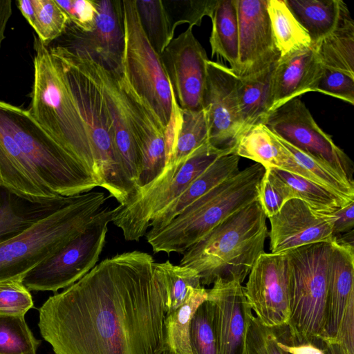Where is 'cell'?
I'll return each instance as SVG.
<instances>
[{
    "label": "cell",
    "instance_id": "obj_12",
    "mask_svg": "<svg viewBox=\"0 0 354 354\" xmlns=\"http://www.w3.org/2000/svg\"><path fill=\"white\" fill-rule=\"evenodd\" d=\"M66 47L75 50L80 55L99 83L113 124L120 166L136 193L142 171V156L120 81V73L122 70L109 68L86 50Z\"/></svg>",
    "mask_w": 354,
    "mask_h": 354
},
{
    "label": "cell",
    "instance_id": "obj_17",
    "mask_svg": "<svg viewBox=\"0 0 354 354\" xmlns=\"http://www.w3.org/2000/svg\"><path fill=\"white\" fill-rule=\"evenodd\" d=\"M267 6L268 0H236L239 60L235 73L240 77L261 73L280 58Z\"/></svg>",
    "mask_w": 354,
    "mask_h": 354
},
{
    "label": "cell",
    "instance_id": "obj_38",
    "mask_svg": "<svg viewBox=\"0 0 354 354\" xmlns=\"http://www.w3.org/2000/svg\"><path fill=\"white\" fill-rule=\"evenodd\" d=\"M40 342L24 315L0 314V354H36Z\"/></svg>",
    "mask_w": 354,
    "mask_h": 354
},
{
    "label": "cell",
    "instance_id": "obj_19",
    "mask_svg": "<svg viewBox=\"0 0 354 354\" xmlns=\"http://www.w3.org/2000/svg\"><path fill=\"white\" fill-rule=\"evenodd\" d=\"M272 253L316 243L334 241L333 214H319L298 198L288 200L274 215L268 218Z\"/></svg>",
    "mask_w": 354,
    "mask_h": 354
},
{
    "label": "cell",
    "instance_id": "obj_46",
    "mask_svg": "<svg viewBox=\"0 0 354 354\" xmlns=\"http://www.w3.org/2000/svg\"><path fill=\"white\" fill-rule=\"evenodd\" d=\"M274 329L278 339V345L290 354H325L322 345L292 340L288 335L286 326Z\"/></svg>",
    "mask_w": 354,
    "mask_h": 354
},
{
    "label": "cell",
    "instance_id": "obj_21",
    "mask_svg": "<svg viewBox=\"0 0 354 354\" xmlns=\"http://www.w3.org/2000/svg\"><path fill=\"white\" fill-rule=\"evenodd\" d=\"M207 299L214 305L218 354H248L246 335L253 314L244 286L218 279L207 290Z\"/></svg>",
    "mask_w": 354,
    "mask_h": 354
},
{
    "label": "cell",
    "instance_id": "obj_29",
    "mask_svg": "<svg viewBox=\"0 0 354 354\" xmlns=\"http://www.w3.org/2000/svg\"><path fill=\"white\" fill-rule=\"evenodd\" d=\"M73 196L50 203L23 200L0 187V243L22 232L39 218L68 203Z\"/></svg>",
    "mask_w": 354,
    "mask_h": 354
},
{
    "label": "cell",
    "instance_id": "obj_44",
    "mask_svg": "<svg viewBox=\"0 0 354 354\" xmlns=\"http://www.w3.org/2000/svg\"><path fill=\"white\" fill-rule=\"evenodd\" d=\"M316 92L354 104V76L322 66Z\"/></svg>",
    "mask_w": 354,
    "mask_h": 354
},
{
    "label": "cell",
    "instance_id": "obj_3",
    "mask_svg": "<svg viewBox=\"0 0 354 354\" xmlns=\"http://www.w3.org/2000/svg\"><path fill=\"white\" fill-rule=\"evenodd\" d=\"M61 62L68 85L86 124L95 165L98 187L123 205L134 189L121 170L115 133L99 83L80 55L73 49L57 45L48 47Z\"/></svg>",
    "mask_w": 354,
    "mask_h": 354
},
{
    "label": "cell",
    "instance_id": "obj_28",
    "mask_svg": "<svg viewBox=\"0 0 354 354\" xmlns=\"http://www.w3.org/2000/svg\"><path fill=\"white\" fill-rule=\"evenodd\" d=\"M295 19L317 45L337 26L345 3L341 0H285Z\"/></svg>",
    "mask_w": 354,
    "mask_h": 354
},
{
    "label": "cell",
    "instance_id": "obj_32",
    "mask_svg": "<svg viewBox=\"0 0 354 354\" xmlns=\"http://www.w3.org/2000/svg\"><path fill=\"white\" fill-rule=\"evenodd\" d=\"M207 298V290L204 286L194 288L182 306L166 315V346L174 354H192L189 340V322L196 308Z\"/></svg>",
    "mask_w": 354,
    "mask_h": 354
},
{
    "label": "cell",
    "instance_id": "obj_1",
    "mask_svg": "<svg viewBox=\"0 0 354 354\" xmlns=\"http://www.w3.org/2000/svg\"><path fill=\"white\" fill-rule=\"evenodd\" d=\"M151 255L117 254L50 297L39 310L55 354H161L167 292Z\"/></svg>",
    "mask_w": 354,
    "mask_h": 354
},
{
    "label": "cell",
    "instance_id": "obj_50",
    "mask_svg": "<svg viewBox=\"0 0 354 354\" xmlns=\"http://www.w3.org/2000/svg\"><path fill=\"white\" fill-rule=\"evenodd\" d=\"M325 354H344L342 348L337 344L322 342Z\"/></svg>",
    "mask_w": 354,
    "mask_h": 354
},
{
    "label": "cell",
    "instance_id": "obj_25",
    "mask_svg": "<svg viewBox=\"0 0 354 354\" xmlns=\"http://www.w3.org/2000/svg\"><path fill=\"white\" fill-rule=\"evenodd\" d=\"M232 154L261 165L301 176L300 168L290 151L263 123L250 126L239 136Z\"/></svg>",
    "mask_w": 354,
    "mask_h": 354
},
{
    "label": "cell",
    "instance_id": "obj_4",
    "mask_svg": "<svg viewBox=\"0 0 354 354\" xmlns=\"http://www.w3.org/2000/svg\"><path fill=\"white\" fill-rule=\"evenodd\" d=\"M104 192L74 196L19 234L0 243V282L24 276L82 232L103 207Z\"/></svg>",
    "mask_w": 354,
    "mask_h": 354
},
{
    "label": "cell",
    "instance_id": "obj_7",
    "mask_svg": "<svg viewBox=\"0 0 354 354\" xmlns=\"http://www.w3.org/2000/svg\"><path fill=\"white\" fill-rule=\"evenodd\" d=\"M0 122L53 192L70 197L98 187L84 167L40 127L28 109L0 100Z\"/></svg>",
    "mask_w": 354,
    "mask_h": 354
},
{
    "label": "cell",
    "instance_id": "obj_49",
    "mask_svg": "<svg viewBox=\"0 0 354 354\" xmlns=\"http://www.w3.org/2000/svg\"><path fill=\"white\" fill-rule=\"evenodd\" d=\"M16 3L22 15L32 28L35 17L34 1L17 0Z\"/></svg>",
    "mask_w": 354,
    "mask_h": 354
},
{
    "label": "cell",
    "instance_id": "obj_2",
    "mask_svg": "<svg viewBox=\"0 0 354 354\" xmlns=\"http://www.w3.org/2000/svg\"><path fill=\"white\" fill-rule=\"evenodd\" d=\"M258 201L232 214L183 253L180 266L196 270L203 286L216 280L243 283L268 236Z\"/></svg>",
    "mask_w": 354,
    "mask_h": 354
},
{
    "label": "cell",
    "instance_id": "obj_51",
    "mask_svg": "<svg viewBox=\"0 0 354 354\" xmlns=\"http://www.w3.org/2000/svg\"><path fill=\"white\" fill-rule=\"evenodd\" d=\"M161 354H174L172 352L166 348Z\"/></svg>",
    "mask_w": 354,
    "mask_h": 354
},
{
    "label": "cell",
    "instance_id": "obj_14",
    "mask_svg": "<svg viewBox=\"0 0 354 354\" xmlns=\"http://www.w3.org/2000/svg\"><path fill=\"white\" fill-rule=\"evenodd\" d=\"M226 154H231V151L216 148L210 143L202 146L187 159L173 178L148 201L129 210L114 208L111 222L122 230L126 241H139L149 230L155 214L180 195L216 159Z\"/></svg>",
    "mask_w": 354,
    "mask_h": 354
},
{
    "label": "cell",
    "instance_id": "obj_39",
    "mask_svg": "<svg viewBox=\"0 0 354 354\" xmlns=\"http://www.w3.org/2000/svg\"><path fill=\"white\" fill-rule=\"evenodd\" d=\"M33 1L35 17L32 28L47 47L62 35L69 21L55 0Z\"/></svg>",
    "mask_w": 354,
    "mask_h": 354
},
{
    "label": "cell",
    "instance_id": "obj_42",
    "mask_svg": "<svg viewBox=\"0 0 354 354\" xmlns=\"http://www.w3.org/2000/svg\"><path fill=\"white\" fill-rule=\"evenodd\" d=\"M33 306L32 295L21 281L0 282V314L25 315Z\"/></svg>",
    "mask_w": 354,
    "mask_h": 354
},
{
    "label": "cell",
    "instance_id": "obj_40",
    "mask_svg": "<svg viewBox=\"0 0 354 354\" xmlns=\"http://www.w3.org/2000/svg\"><path fill=\"white\" fill-rule=\"evenodd\" d=\"M218 0H185L165 1V6L175 30L183 24H188L189 28L200 26L205 16L211 17Z\"/></svg>",
    "mask_w": 354,
    "mask_h": 354
},
{
    "label": "cell",
    "instance_id": "obj_26",
    "mask_svg": "<svg viewBox=\"0 0 354 354\" xmlns=\"http://www.w3.org/2000/svg\"><path fill=\"white\" fill-rule=\"evenodd\" d=\"M240 157L226 154L219 157L194 179L176 199L152 217L147 233H154L166 226L185 208L220 183L236 174Z\"/></svg>",
    "mask_w": 354,
    "mask_h": 354
},
{
    "label": "cell",
    "instance_id": "obj_22",
    "mask_svg": "<svg viewBox=\"0 0 354 354\" xmlns=\"http://www.w3.org/2000/svg\"><path fill=\"white\" fill-rule=\"evenodd\" d=\"M0 187L32 203L50 204L65 198L47 187L1 122Z\"/></svg>",
    "mask_w": 354,
    "mask_h": 354
},
{
    "label": "cell",
    "instance_id": "obj_5",
    "mask_svg": "<svg viewBox=\"0 0 354 354\" xmlns=\"http://www.w3.org/2000/svg\"><path fill=\"white\" fill-rule=\"evenodd\" d=\"M34 50V79L28 110L40 127L73 156L95 180V165L87 129L61 62L37 37H35Z\"/></svg>",
    "mask_w": 354,
    "mask_h": 354
},
{
    "label": "cell",
    "instance_id": "obj_30",
    "mask_svg": "<svg viewBox=\"0 0 354 354\" xmlns=\"http://www.w3.org/2000/svg\"><path fill=\"white\" fill-rule=\"evenodd\" d=\"M274 66L252 76L239 77L238 96L241 132L250 126L263 123L270 112L271 79Z\"/></svg>",
    "mask_w": 354,
    "mask_h": 354
},
{
    "label": "cell",
    "instance_id": "obj_48",
    "mask_svg": "<svg viewBox=\"0 0 354 354\" xmlns=\"http://www.w3.org/2000/svg\"><path fill=\"white\" fill-rule=\"evenodd\" d=\"M12 12L11 0H0V50L4 39L5 31Z\"/></svg>",
    "mask_w": 354,
    "mask_h": 354
},
{
    "label": "cell",
    "instance_id": "obj_35",
    "mask_svg": "<svg viewBox=\"0 0 354 354\" xmlns=\"http://www.w3.org/2000/svg\"><path fill=\"white\" fill-rule=\"evenodd\" d=\"M143 30L160 55L174 38L169 14L162 1L135 0Z\"/></svg>",
    "mask_w": 354,
    "mask_h": 354
},
{
    "label": "cell",
    "instance_id": "obj_6",
    "mask_svg": "<svg viewBox=\"0 0 354 354\" xmlns=\"http://www.w3.org/2000/svg\"><path fill=\"white\" fill-rule=\"evenodd\" d=\"M266 169L254 163L226 178L192 203L166 226L146 233L155 253L183 254L225 218L257 201Z\"/></svg>",
    "mask_w": 354,
    "mask_h": 354
},
{
    "label": "cell",
    "instance_id": "obj_9",
    "mask_svg": "<svg viewBox=\"0 0 354 354\" xmlns=\"http://www.w3.org/2000/svg\"><path fill=\"white\" fill-rule=\"evenodd\" d=\"M121 7L124 36L122 71L168 131L174 124L172 94L160 55L143 30L135 0L121 1Z\"/></svg>",
    "mask_w": 354,
    "mask_h": 354
},
{
    "label": "cell",
    "instance_id": "obj_8",
    "mask_svg": "<svg viewBox=\"0 0 354 354\" xmlns=\"http://www.w3.org/2000/svg\"><path fill=\"white\" fill-rule=\"evenodd\" d=\"M331 250V243L322 242L284 252L290 272V314L286 327L293 341L321 344Z\"/></svg>",
    "mask_w": 354,
    "mask_h": 354
},
{
    "label": "cell",
    "instance_id": "obj_31",
    "mask_svg": "<svg viewBox=\"0 0 354 354\" xmlns=\"http://www.w3.org/2000/svg\"><path fill=\"white\" fill-rule=\"evenodd\" d=\"M212 55L225 59L236 73L239 60V20L236 0H218L212 17Z\"/></svg>",
    "mask_w": 354,
    "mask_h": 354
},
{
    "label": "cell",
    "instance_id": "obj_27",
    "mask_svg": "<svg viewBox=\"0 0 354 354\" xmlns=\"http://www.w3.org/2000/svg\"><path fill=\"white\" fill-rule=\"evenodd\" d=\"M313 48L322 67L354 76V22L346 3L335 28Z\"/></svg>",
    "mask_w": 354,
    "mask_h": 354
},
{
    "label": "cell",
    "instance_id": "obj_18",
    "mask_svg": "<svg viewBox=\"0 0 354 354\" xmlns=\"http://www.w3.org/2000/svg\"><path fill=\"white\" fill-rule=\"evenodd\" d=\"M95 1L97 14L93 30H82L68 21L62 35L52 43L86 50L109 68L122 71L124 36L121 1Z\"/></svg>",
    "mask_w": 354,
    "mask_h": 354
},
{
    "label": "cell",
    "instance_id": "obj_16",
    "mask_svg": "<svg viewBox=\"0 0 354 354\" xmlns=\"http://www.w3.org/2000/svg\"><path fill=\"white\" fill-rule=\"evenodd\" d=\"M203 108L207 112L209 143L231 151L242 131L238 83L239 77L229 67L207 60Z\"/></svg>",
    "mask_w": 354,
    "mask_h": 354
},
{
    "label": "cell",
    "instance_id": "obj_15",
    "mask_svg": "<svg viewBox=\"0 0 354 354\" xmlns=\"http://www.w3.org/2000/svg\"><path fill=\"white\" fill-rule=\"evenodd\" d=\"M171 91L180 109H203L207 79L206 52L192 28L174 37L160 55Z\"/></svg>",
    "mask_w": 354,
    "mask_h": 354
},
{
    "label": "cell",
    "instance_id": "obj_10",
    "mask_svg": "<svg viewBox=\"0 0 354 354\" xmlns=\"http://www.w3.org/2000/svg\"><path fill=\"white\" fill-rule=\"evenodd\" d=\"M114 212L102 207L82 232L28 272L22 283L29 291L57 292L80 280L96 266Z\"/></svg>",
    "mask_w": 354,
    "mask_h": 354
},
{
    "label": "cell",
    "instance_id": "obj_24",
    "mask_svg": "<svg viewBox=\"0 0 354 354\" xmlns=\"http://www.w3.org/2000/svg\"><path fill=\"white\" fill-rule=\"evenodd\" d=\"M321 73L322 65L312 46L281 56L272 75L270 112L292 98L315 91Z\"/></svg>",
    "mask_w": 354,
    "mask_h": 354
},
{
    "label": "cell",
    "instance_id": "obj_20",
    "mask_svg": "<svg viewBox=\"0 0 354 354\" xmlns=\"http://www.w3.org/2000/svg\"><path fill=\"white\" fill-rule=\"evenodd\" d=\"M120 81L142 156L137 190L155 180L162 172L167 156V132L149 104L132 87L123 71Z\"/></svg>",
    "mask_w": 354,
    "mask_h": 354
},
{
    "label": "cell",
    "instance_id": "obj_45",
    "mask_svg": "<svg viewBox=\"0 0 354 354\" xmlns=\"http://www.w3.org/2000/svg\"><path fill=\"white\" fill-rule=\"evenodd\" d=\"M69 22L84 31L95 26L97 9L95 0H55Z\"/></svg>",
    "mask_w": 354,
    "mask_h": 354
},
{
    "label": "cell",
    "instance_id": "obj_23",
    "mask_svg": "<svg viewBox=\"0 0 354 354\" xmlns=\"http://www.w3.org/2000/svg\"><path fill=\"white\" fill-rule=\"evenodd\" d=\"M325 324L322 342L333 343L344 313L354 302V245L335 238L331 243Z\"/></svg>",
    "mask_w": 354,
    "mask_h": 354
},
{
    "label": "cell",
    "instance_id": "obj_34",
    "mask_svg": "<svg viewBox=\"0 0 354 354\" xmlns=\"http://www.w3.org/2000/svg\"><path fill=\"white\" fill-rule=\"evenodd\" d=\"M268 169L288 187L291 198L300 199L317 213L331 214L348 203L301 176L276 168Z\"/></svg>",
    "mask_w": 354,
    "mask_h": 354
},
{
    "label": "cell",
    "instance_id": "obj_36",
    "mask_svg": "<svg viewBox=\"0 0 354 354\" xmlns=\"http://www.w3.org/2000/svg\"><path fill=\"white\" fill-rule=\"evenodd\" d=\"M155 266L166 288L167 314L182 306L194 288L203 286L198 272L192 268L174 265L169 261L155 262Z\"/></svg>",
    "mask_w": 354,
    "mask_h": 354
},
{
    "label": "cell",
    "instance_id": "obj_47",
    "mask_svg": "<svg viewBox=\"0 0 354 354\" xmlns=\"http://www.w3.org/2000/svg\"><path fill=\"white\" fill-rule=\"evenodd\" d=\"M332 214L335 217L333 225L335 236L350 232L354 227V201L341 207Z\"/></svg>",
    "mask_w": 354,
    "mask_h": 354
},
{
    "label": "cell",
    "instance_id": "obj_37",
    "mask_svg": "<svg viewBox=\"0 0 354 354\" xmlns=\"http://www.w3.org/2000/svg\"><path fill=\"white\" fill-rule=\"evenodd\" d=\"M192 354H218V336L213 302L204 301L194 313L189 326Z\"/></svg>",
    "mask_w": 354,
    "mask_h": 354
},
{
    "label": "cell",
    "instance_id": "obj_43",
    "mask_svg": "<svg viewBox=\"0 0 354 354\" xmlns=\"http://www.w3.org/2000/svg\"><path fill=\"white\" fill-rule=\"evenodd\" d=\"M246 347L248 354H290L279 347L274 329L262 324L254 315L247 331Z\"/></svg>",
    "mask_w": 354,
    "mask_h": 354
},
{
    "label": "cell",
    "instance_id": "obj_13",
    "mask_svg": "<svg viewBox=\"0 0 354 354\" xmlns=\"http://www.w3.org/2000/svg\"><path fill=\"white\" fill-rule=\"evenodd\" d=\"M244 286L260 322L270 328L286 326L290 314V272L286 252L261 254Z\"/></svg>",
    "mask_w": 354,
    "mask_h": 354
},
{
    "label": "cell",
    "instance_id": "obj_41",
    "mask_svg": "<svg viewBox=\"0 0 354 354\" xmlns=\"http://www.w3.org/2000/svg\"><path fill=\"white\" fill-rule=\"evenodd\" d=\"M290 199L288 187L269 169H266L259 186L257 201L266 218L276 214Z\"/></svg>",
    "mask_w": 354,
    "mask_h": 354
},
{
    "label": "cell",
    "instance_id": "obj_11",
    "mask_svg": "<svg viewBox=\"0 0 354 354\" xmlns=\"http://www.w3.org/2000/svg\"><path fill=\"white\" fill-rule=\"evenodd\" d=\"M263 124L278 137L353 181L351 160L317 124L299 97L269 113Z\"/></svg>",
    "mask_w": 354,
    "mask_h": 354
},
{
    "label": "cell",
    "instance_id": "obj_33",
    "mask_svg": "<svg viewBox=\"0 0 354 354\" xmlns=\"http://www.w3.org/2000/svg\"><path fill=\"white\" fill-rule=\"evenodd\" d=\"M267 8L281 56L301 47L311 46L308 35L288 8L285 0H268Z\"/></svg>",
    "mask_w": 354,
    "mask_h": 354
}]
</instances>
